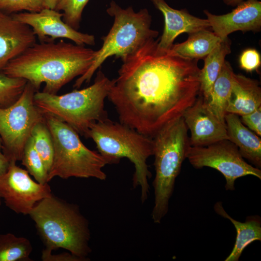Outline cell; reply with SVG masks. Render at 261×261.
Wrapping results in <instances>:
<instances>
[{
  "label": "cell",
  "mask_w": 261,
  "mask_h": 261,
  "mask_svg": "<svg viewBox=\"0 0 261 261\" xmlns=\"http://www.w3.org/2000/svg\"><path fill=\"white\" fill-rule=\"evenodd\" d=\"M159 40L122 61L107 96L121 123L151 138L182 117L200 94L198 60L161 49Z\"/></svg>",
  "instance_id": "obj_1"
},
{
  "label": "cell",
  "mask_w": 261,
  "mask_h": 261,
  "mask_svg": "<svg viewBox=\"0 0 261 261\" xmlns=\"http://www.w3.org/2000/svg\"><path fill=\"white\" fill-rule=\"evenodd\" d=\"M97 51L61 40L36 43L10 61L2 72L23 78L37 91L57 94L61 88L77 76L83 75L92 65Z\"/></svg>",
  "instance_id": "obj_2"
},
{
  "label": "cell",
  "mask_w": 261,
  "mask_h": 261,
  "mask_svg": "<svg viewBox=\"0 0 261 261\" xmlns=\"http://www.w3.org/2000/svg\"><path fill=\"white\" fill-rule=\"evenodd\" d=\"M45 249L63 248L89 260L91 232L79 206L53 194L38 202L29 214Z\"/></svg>",
  "instance_id": "obj_3"
},
{
  "label": "cell",
  "mask_w": 261,
  "mask_h": 261,
  "mask_svg": "<svg viewBox=\"0 0 261 261\" xmlns=\"http://www.w3.org/2000/svg\"><path fill=\"white\" fill-rule=\"evenodd\" d=\"M87 138L93 140L98 152L108 164L118 163L122 158L128 159L133 164V187L140 188L141 201L145 203L149 192L148 179L151 173L147 160L153 155V139L108 118L93 124Z\"/></svg>",
  "instance_id": "obj_4"
},
{
  "label": "cell",
  "mask_w": 261,
  "mask_h": 261,
  "mask_svg": "<svg viewBox=\"0 0 261 261\" xmlns=\"http://www.w3.org/2000/svg\"><path fill=\"white\" fill-rule=\"evenodd\" d=\"M113 81L99 70L88 87L61 95L37 91L34 102L44 114L59 118L87 138L93 124L108 118L104 101Z\"/></svg>",
  "instance_id": "obj_5"
},
{
  "label": "cell",
  "mask_w": 261,
  "mask_h": 261,
  "mask_svg": "<svg viewBox=\"0 0 261 261\" xmlns=\"http://www.w3.org/2000/svg\"><path fill=\"white\" fill-rule=\"evenodd\" d=\"M106 12L114 18L112 27L102 38V46L97 51L89 69L76 80L75 88L80 87L84 82H89L95 72L108 58L115 56L123 61L159 35L158 31L151 28L152 17L146 8L136 12L131 6L122 8L112 0Z\"/></svg>",
  "instance_id": "obj_6"
},
{
  "label": "cell",
  "mask_w": 261,
  "mask_h": 261,
  "mask_svg": "<svg viewBox=\"0 0 261 261\" xmlns=\"http://www.w3.org/2000/svg\"><path fill=\"white\" fill-rule=\"evenodd\" d=\"M188 130L182 116L152 138L155 176L153 182L154 200L151 218L155 223H160L168 213L176 178L190 146Z\"/></svg>",
  "instance_id": "obj_7"
},
{
  "label": "cell",
  "mask_w": 261,
  "mask_h": 261,
  "mask_svg": "<svg viewBox=\"0 0 261 261\" xmlns=\"http://www.w3.org/2000/svg\"><path fill=\"white\" fill-rule=\"evenodd\" d=\"M45 121L53 140L54 154L48 173V183L56 176L62 179L74 177L105 180L103 168L107 161L98 152L87 147L79 134L66 123L45 114Z\"/></svg>",
  "instance_id": "obj_8"
},
{
  "label": "cell",
  "mask_w": 261,
  "mask_h": 261,
  "mask_svg": "<svg viewBox=\"0 0 261 261\" xmlns=\"http://www.w3.org/2000/svg\"><path fill=\"white\" fill-rule=\"evenodd\" d=\"M37 91L27 82L19 97L11 105L0 106V137L2 153L10 162L21 160L31 130L37 123L45 121V114L35 104Z\"/></svg>",
  "instance_id": "obj_9"
},
{
  "label": "cell",
  "mask_w": 261,
  "mask_h": 261,
  "mask_svg": "<svg viewBox=\"0 0 261 261\" xmlns=\"http://www.w3.org/2000/svg\"><path fill=\"white\" fill-rule=\"evenodd\" d=\"M186 159L192 166L200 169L210 167L219 171L226 180L225 189L233 190L235 180L253 175L261 179V171L247 163L237 147L228 139L203 146H190Z\"/></svg>",
  "instance_id": "obj_10"
},
{
  "label": "cell",
  "mask_w": 261,
  "mask_h": 261,
  "mask_svg": "<svg viewBox=\"0 0 261 261\" xmlns=\"http://www.w3.org/2000/svg\"><path fill=\"white\" fill-rule=\"evenodd\" d=\"M27 170L10 162L7 172L0 177V197L17 214L29 215L35 205L52 193L48 183L33 180Z\"/></svg>",
  "instance_id": "obj_11"
},
{
  "label": "cell",
  "mask_w": 261,
  "mask_h": 261,
  "mask_svg": "<svg viewBox=\"0 0 261 261\" xmlns=\"http://www.w3.org/2000/svg\"><path fill=\"white\" fill-rule=\"evenodd\" d=\"M19 22L29 26L40 42H54L65 38L79 45H94L95 36L79 32L62 20L63 14L56 10L44 8L39 12L11 14Z\"/></svg>",
  "instance_id": "obj_12"
},
{
  "label": "cell",
  "mask_w": 261,
  "mask_h": 261,
  "mask_svg": "<svg viewBox=\"0 0 261 261\" xmlns=\"http://www.w3.org/2000/svg\"><path fill=\"white\" fill-rule=\"evenodd\" d=\"M203 13L212 31L221 40L237 31L259 32L261 29V2L246 0L238 4L232 12L221 15Z\"/></svg>",
  "instance_id": "obj_13"
},
{
  "label": "cell",
  "mask_w": 261,
  "mask_h": 261,
  "mask_svg": "<svg viewBox=\"0 0 261 261\" xmlns=\"http://www.w3.org/2000/svg\"><path fill=\"white\" fill-rule=\"evenodd\" d=\"M183 117L190 131V146L207 145L228 139L226 124L211 112L201 94L194 103L185 112Z\"/></svg>",
  "instance_id": "obj_14"
},
{
  "label": "cell",
  "mask_w": 261,
  "mask_h": 261,
  "mask_svg": "<svg viewBox=\"0 0 261 261\" xmlns=\"http://www.w3.org/2000/svg\"><path fill=\"white\" fill-rule=\"evenodd\" d=\"M163 15L164 27L158 42L162 49H171L175 38L180 34H190L201 30L210 29L207 19L195 16L186 9L177 10L170 6L165 0H150Z\"/></svg>",
  "instance_id": "obj_15"
},
{
  "label": "cell",
  "mask_w": 261,
  "mask_h": 261,
  "mask_svg": "<svg viewBox=\"0 0 261 261\" xmlns=\"http://www.w3.org/2000/svg\"><path fill=\"white\" fill-rule=\"evenodd\" d=\"M28 25L0 11V72L12 59L36 43Z\"/></svg>",
  "instance_id": "obj_16"
},
{
  "label": "cell",
  "mask_w": 261,
  "mask_h": 261,
  "mask_svg": "<svg viewBox=\"0 0 261 261\" xmlns=\"http://www.w3.org/2000/svg\"><path fill=\"white\" fill-rule=\"evenodd\" d=\"M261 107L259 82L241 74L233 73L231 95L226 108L227 113L239 116L248 114Z\"/></svg>",
  "instance_id": "obj_17"
},
{
  "label": "cell",
  "mask_w": 261,
  "mask_h": 261,
  "mask_svg": "<svg viewBox=\"0 0 261 261\" xmlns=\"http://www.w3.org/2000/svg\"><path fill=\"white\" fill-rule=\"evenodd\" d=\"M225 122L228 140L237 147L244 159L261 169V139L259 136L244 125L236 114L227 113Z\"/></svg>",
  "instance_id": "obj_18"
},
{
  "label": "cell",
  "mask_w": 261,
  "mask_h": 261,
  "mask_svg": "<svg viewBox=\"0 0 261 261\" xmlns=\"http://www.w3.org/2000/svg\"><path fill=\"white\" fill-rule=\"evenodd\" d=\"M217 214L228 219L236 231L235 242L232 250L225 261H238L245 249L255 241H261V219L259 216L246 217L244 222L237 221L230 216L224 210L221 202L214 206Z\"/></svg>",
  "instance_id": "obj_19"
},
{
  "label": "cell",
  "mask_w": 261,
  "mask_h": 261,
  "mask_svg": "<svg viewBox=\"0 0 261 261\" xmlns=\"http://www.w3.org/2000/svg\"><path fill=\"white\" fill-rule=\"evenodd\" d=\"M231 41L227 37L220 40L204 60L200 72V94L207 102L210 98L213 85L220 72L227 55L231 52Z\"/></svg>",
  "instance_id": "obj_20"
},
{
  "label": "cell",
  "mask_w": 261,
  "mask_h": 261,
  "mask_svg": "<svg viewBox=\"0 0 261 261\" xmlns=\"http://www.w3.org/2000/svg\"><path fill=\"white\" fill-rule=\"evenodd\" d=\"M220 40L210 29L201 30L188 34L185 42L174 44L171 50L180 57L199 60L208 55Z\"/></svg>",
  "instance_id": "obj_21"
},
{
  "label": "cell",
  "mask_w": 261,
  "mask_h": 261,
  "mask_svg": "<svg viewBox=\"0 0 261 261\" xmlns=\"http://www.w3.org/2000/svg\"><path fill=\"white\" fill-rule=\"evenodd\" d=\"M234 73L230 62L225 60L213 85L210 100L206 102L211 112L225 124L226 108L232 93Z\"/></svg>",
  "instance_id": "obj_22"
},
{
  "label": "cell",
  "mask_w": 261,
  "mask_h": 261,
  "mask_svg": "<svg viewBox=\"0 0 261 261\" xmlns=\"http://www.w3.org/2000/svg\"><path fill=\"white\" fill-rule=\"evenodd\" d=\"M30 241L11 233L0 234V261H30Z\"/></svg>",
  "instance_id": "obj_23"
},
{
  "label": "cell",
  "mask_w": 261,
  "mask_h": 261,
  "mask_svg": "<svg viewBox=\"0 0 261 261\" xmlns=\"http://www.w3.org/2000/svg\"><path fill=\"white\" fill-rule=\"evenodd\" d=\"M31 136L34 147L48 173L53 162L54 148L51 135L45 121L40 122L34 126Z\"/></svg>",
  "instance_id": "obj_24"
},
{
  "label": "cell",
  "mask_w": 261,
  "mask_h": 261,
  "mask_svg": "<svg viewBox=\"0 0 261 261\" xmlns=\"http://www.w3.org/2000/svg\"><path fill=\"white\" fill-rule=\"evenodd\" d=\"M21 160L28 173L34 177L37 182L42 184L48 183V173L42 158L34 147L31 136L25 144Z\"/></svg>",
  "instance_id": "obj_25"
},
{
  "label": "cell",
  "mask_w": 261,
  "mask_h": 261,
  "mask_svg": "<svg viewBox=\"0 0 261 261\" xmlns=\"http://www.w3.org/2000/svg\"><path fill=\"white\" fill-rule=\"evenodd\" d=\"M27 83L23 78L11 77L0 72V106L7 107L15 102Z\"/></svg>",
  "instance_id": "obj_26"
},
{
  "label": "cell",
  "mask_w": 261,
  "mask_h": 261,
  "mask_svg": "<svg viewBox=\"0 0 261 261\" xmlns=\"http://www.w3.org/2000/svg\"><path fill=\"white\" fill-rule=\"evenodd\" d=\"M89 0H60L56 8L63 12L62 20L77 30L81 20L83 10Z\"/></svg>",
  "instance_id": "obj_27"
},
{
  "label": "cell",
  "mask_w": 261,
  "mask_h": 261,
  "mask_svg": "<svg viewBox=\"0 0 261 261\" xmlns=\"http://www.w3.org/2000/svg\"><path fill=\"white\" fill-rule=\"evenodd\" d=\"M44 8L43 0H0V11L9 14L23 10L39 12Z\"/></svg>",
  "instance_id": "obj_28"
},
{
  "label": "cell",
  "mask_w": 261,
  "mask_h": 261,
  "mask_svg": "<svg viewBox=\"0 0 261 261\" xmlns=\"http://www.w3.org/2000/svg\"><path fill=\"white\" fill-rule=\"evenodd\" d=\"M261 61L260 53L253 48L245 50L239 57L240 68L247 72H252L258 69L261 65Z\"/></svg>",
  "instance_id": "obj_29"
},
{
  "label": "cell",
  "mask_w": 261,
  "mask_h": 261,
  "mask_svg": "<svg viewBox=\"0 0 261 261\" xmlns=\"http://www.w3.org/2000/svg\"><path fill=\"white\" fill-rule=\"evenodd\" d=\"M241 116V121L244 125L258 136H261V107Z\"/></svg>",
  "instance_id": "obj_30"
},
{
  "label": "cell",
  "mask_w": 261,
  "mask_h": 261,
  "mask_svg": "<svg viewBox=\"0 0 261 261\" xmlns=\"http://www.w3.org/2000/svg\"><path fill=\"white\" fill-rule=\"evenodd\" d=\"M52 251L44 248L42 252L41 259L43 261H85L70 252L53 254Z\"/></svg>",
  "instance_id": "obj_31"
},
{
  "label": "cell",
  "mask_w": 261,
  "mask_h": 261,
  "mask_svg": "<svg viewBox=\"0 0 261 261\" xmlns=\"http://www.w3.org/2000/svg\"><path fill=\"white\" fill-rule=\"evenodd\" d=\"M10 163L7 158L2 152H0V177L7 172Z\"/></svg>",
  "instance_id": "obj_32"
},
{
  "label": "cell",
  "mask_w": 261,
  "mask_h": 261,
  "mask_svg": "<svg viewBox=\"0 0 261 261\" xmlns=\"http://www.w3.org/2000/svg\"><path fill=\"white\" fill-rule=\"evenodd\" d=\"M45 8L55 10L60 0H43Z\"/></svg>",
  "instance_id": "obj_33"
},
{
  "label": "cell",
  "mask_w": 261,
  "mask_h": 261,
  "mask_svg": "<svg viewBox=\"0 0 261 261\" xmlns=\"http://www.w3.org/2000/svg\"><path fill=\"white\" fill-rule=\"evenodd\" d=\"M228 6H236L240 3L246 0H222Z\"/></svg>",
  "instance_id": "obj_34"
},
{
  "label": "cell",
  "mask_w": 261,
  "mask_h": 261,
  "mask_svg": "<svg viewBox=\"0 0 261 261\" xmlns=\"http://www.w3.org/2000/svg\"><path fill=\"white\" fill-rule=\"evenodd\" d=\"M1 150H2V142L0 137V152H1Z\"/></svg>",
  "instance_id": "obj_35"
},
{
  "label": "cell",
  "mask_w": 261,
  "mask_h": 261,
  "mask_svg": "<svg viewBox=\"0 0 261 261\" xmlns=\"http://www.w3.org/2000/svg\"><path fill=\"white\" fill-rule=\"evenodd\" d=\"M1 198L0 197V205H1Z\"/></svg>",
  "instance_id": "obj_36"
}]
</instances>
